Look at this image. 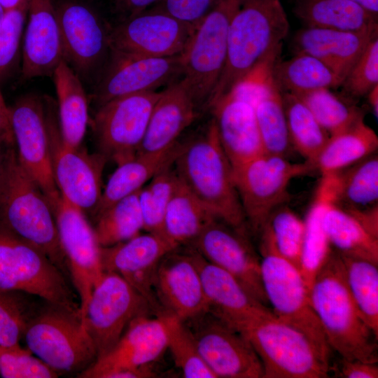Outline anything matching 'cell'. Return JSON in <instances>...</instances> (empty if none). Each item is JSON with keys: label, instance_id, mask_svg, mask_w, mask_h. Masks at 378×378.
<instances>
[{"label": "cell", "instance_id": "1", "mask_svg": "<svg viewBox=\"0 0 378 378\" xmlns=\"http://www.w3.org/2000/svg\"><path fill=\"white\" fill-rule=\"evenodd\" d=\"M173 167L181 183L216 218L246 234V220L232 167L220 143L214 119L204 131L181 142Z\"/></svg>", "mask_w": 378, "mask_h": 378}, {"label": "cell", "instance_id": "2", "mask_svg": "<svg viewBox=\"0 0 378 378\" xmlns=\"http://www.w3.org/2000/svg\"><path fill=\"white\" fill-rule=\"evenodd\" d=\"M309 299L332 350L347 360L377 363V336L351 297L342 260L336 251H332L316 275Z\"/></svg>", "mask_w": 378, "mask_h": 378}, {"label": "cell", "instance_id": "3", "mask_svg": "<svg viewBox=\"0 0 378 378\" xmlns=\"http://www.w3.org/2000/svg\"><path fill=\"white\" fill-rule=\"evenodd\" d=\"M0 227L41 250L69 277L53 209L20 164L15 144L0 172Z\"/></svg>", "mask_w": 378, "mask_h": 378}, {"label": "cell", "instance_id": "4", "mask_svg": "<svg viewBox=\"0 0 378 378\" xmlns=\"http://www.w3.org/2000/svg\"><path fill=\"white\" fill-rule=\"evenodd\" d=\"M289 22L281 0H241L229 30L225 64L211 107L271 51L282 48Z\"/></svg>", "mask_w": 378, "mask_h": 378}, {"label": "cell", "instance_id": "5", "mask_svg": "<svg viewBox=\"0 0 378 378\" xmlns=\"http://www.w3.org/2000/svg\"><path fill=\"white\" fill-rule=\"evenodd\" d=\"M240 332L249 340L261 361L262 378L329 377L330 354L274 314L255 321Z\"/></svg>", "mask_w": 378, "mask_h": 378}, {"label": "cell", "instance_id": "6", "mask_svg": "<svg viewBox=\"0 0 378 378\" xmlns=\"http://www.w3.org/2000/svg\"><path fill=\"white\" fill-rule=\"evenodd\" d=\"M0 289L25 293L80 318L64 273L33 245L0 227Z\"/></svg>", "mask_w": 378, "mask_h": 378}, {"label": "cell", "instance_id": "7", "mask_svg": "<svg viewBox=\"0 0 378 378\" xmlns=\"http://www.w3.org/2000/svg\"><path fill=\"white\" fill-rule=\"evenodd\" d=\"M260 233V276L270 309L276 318L302 331L331 354L300 271L278 253L267 225Z\"/></svg>", "mask_w": 378, "mask_h": 378}, {"label": "cell", "instance_id": "8", "mask_svg": "<svg viewBox=\"0 0 378 378\" xmlns=\"http://www.w3.org/2000/svg\"><path fill=\"white\" fill-rule=\"evenodd\" d=\"M241 0H218L181 54L183 81L197 108L209 102L223 70L232 20Z\"/></svg>", "mask_w": 378, "mask_h": 378}, {"label": "cell", "instance_id": "9", "mask_svg": "<svg viewBox=\"0 0 378 378\" xmlns=\"http://www.w3.org/2000/svg\"><path fill=\"white\" fill-rule=\"evenodd\" d=\"M23 338L33 354L59 374H78L97 359L94 346L80 318L47 302L28 323Z\"/></svg>", "mask_w": 378, "mask_h": 378}, {"label": "cell", "instance_id": "10", "mask_svg": "<svg viewBox=\"0 0 378 378\" xmlns=\"http://www.w3.org/2000/svg\"><path fill=\"white\" fill-rule=\"evenodd\" d=\"M314 169L306 160L291 162L286 157L267 153L232 167L246 223L254 232H260L274 210L288 200L290 181Z\"/></svg>", "mask_w": 378, "mask_h": 378}, {"label": "cell", "instance_id": "11", "mask_svg": "<svg viewBox=\"0 0 378 378\" xmlns=\"http://www.w3.org/2000/svg\"><path fill=\"white\" fill-rule=\"evenodd\" d=\"M51 166L61 195L86 216L94 217L102 195V177L107 160L99 153L90 154L63 141L54 100L45 97Z\"/></svg>", "mask_w": 378, "mask_h": 378}, {"label": "cell", "instance_id": "12", "mask_svg": "<svg viewBox=\"0 0 378 378\" xmlns=\"http://www.w3.org/2000/svg\"><path fill=\"white\" fill-rule=\"evenodd\" d=\"M167 349V330L162 314L133 319L118 342L77 374L80 378H147L156 377L151 368Z\"/></svg>", "mask_w": 378, "mask_h": 378}, {"label": "cell", "instance_id": "13", "mask_svg": "<svg viewBox=\"0 0 378 378\" xmlns=\"http://www.w3.org/2000/svg\"><path fill=\"white\" fill-rule=\"evenodd\" d=\"M150 307L148 301L120 275L104 272L81 318L97 358L118 342L133 319L146 315Z\"/></svg>", "mask_w": 378, "mask_h": 378}, {"label": "cell", "instance_id": "14", "mask_svg": "<svg viewBox=\"0 0 378 378\" xmlns=\"http://www.w3.org/2000/svg\"><path fill=\"white\" fill-rule=\"evenodd\" d=\"M161 92L122 96L98 106L91 122L99 153L117 165L134 157Z\"/></svg>", "mask_w": 378, "mask_h": 378}, {"label": "cell", "instance_id": "15", "mask_svg": "<svg viewBox=\"0 0 378 378\" xmlns=\"http://www.w3.org/2000/svg\"><path fill=\"white\" fill-rule=\"evenodd\" d=\"M63 59L80 79L102 72L110 54V28L88 4L63 0L55 5Z\"/></svg>", "mask_w": 378, "mask_h": 378}, {"label": "cell", "instance_id": "16", "mask_svg": "<svg viewBox=\"0 0 378 378\" xmlns=\"http://www.w3.org/2000/svg\"><path fill=\"white\" fill-rule=\"evenodd\" d=\"M8 109L18 160L53 209L61 194L52 171L45 97L27 94Z\"/></svg>", "mask_w": 378, "mask_h": 378}, {"label": "cell", "instance_id": "17", "mask_svg": "<svg viewBox=\"0 0 378 378\" xmlns=\"http://www.w3.org/2000/svg\"><path fill=\"white\" fill-rule=\"evenodd\" d=\"M196 27L154 8L110 28V50L146 57L181 55Z\"/></svg>", "mask_w": 378, "mask_h": 378}, {"label": "cell", "instance_id": "18", "mask_svg": "<svg viewBox=\"0 0 378 378\" xmlns=\"http://www.w3.org/2000/svg\"><path fill=\"white\" fill-rule=\"evenodd\" d=\"M69 278L79 298L82 318L104 272L99 246L87 216L62 195L53 208Z\"/></svg>", "mask_w": 378, "mask_h": 378}, {"label": "cell", "instance_id": "19", "mask_svg": "<svg viewBox=\"0 0 378 378\" xmlns=\"http://www.w3.org/2000/svg\"><path fill=\"white\" fill-rule=\"evenodd\" d=\"M204 360L217 378H262L261 361L240 332L206 312L188 321Z\"/></svg>", "mask_w": 378, "mask_h": 378}, {"label": "cell", "instance_id": "20", "mask_svg": "<svg viewBox=\"0 0 378 378\" xmlns=\"http://www.w3.org/2000/svg\"><path fill=\"white\" fill-rule=\"evenodd\" d=\"M109 55L92 93L98 106L122 96L155 91L182 75L181 55L146 57L110 50Z\"/></svg>", "mask_w": 378, "mask_h": 378}, {"label": "cell", "instance_id": "21", "mask_svg": "<svg viewBox=\"0 0 378 378\" xmlns=\"http://www.w3.org/2000/svg\"><path fill=\"white\" fill-rule=\"evenodd\" d=\"M242 234L216 218L190 244L204 258L234 276L260 303L268 307L260 276V262Z\"/></svg>", "mask_w": 378, "mask_h": 378}, {"label": "cell", "instance_id": "22", "mask_svg": "<svg viewBox=\"0 0 378 378\" xmlns=\"http://www.w3.org/2000/svg\"><path fill=\"white\" fill-rule=\"evenodd\" d=\"M176 248L161 234L139 233L123 242L101 247L102 270L120 275L156 309L153 286L157 269L162 259Z\"/></svg>", "mask_w": 378, "mask_h": 378}, {"label": "cell", "instance_id": "23", "mask_svg": "<svg viewBox=\"0 0 378 378\" xmlns=\"http://www.w3.org/2000/svg\"><path fill=\"white\" fill-rule=\"evenodd\" d=\"M153 289L158 307L163 308L162 314L184 322L209 312L192 248L186 253H177L176 248L162 259Z\"/></svg>", "mask_w": 378, "mask_h": 378}, {"label": "cell", "instance_id": "24", "mask_svg": "<svg viewBox=\"0 0 378 378\" xmlns=\"http://www.w3.org/2000/svg\"><path fill=\"white\" fill-rule=\"evenodd\" d=\"M192 249L209 303V312L239 332L255 321L274 314L268 307L251 296L234 276Z\"/></svg>", "mask_w": 378, "mask_h": 378}, {"label": "cell", "instance_id": "25", "mask_svg": "<svg viewBox=\"0 0 378 378\" xmlns=\"http://www.w3.org/2000/svg\"><path fill=\"white\" fill-rule=\"evenodd\" d=\"M27 1V20L22 52V76L24 80L52 76L63 59L52 0Z\"/></svg>", "mask_w": 378, "mask_h": 378}, {"label": "cell", "instance_id": "26", "mask_svg": "<svg viewBox=\"0 0 378 378\" xmlns=\"http://www.w3.org/2000/svg\"><path fill=\"white\" fill-rule=\"evenodd\" d=\"M211 108L220 143L232 167L265 153L251 104L229 92Z\"/></svg>", "mask_w": 378, "mask_h": 378}, {"label": "cell", "instance_id": "27", "mask_svg": "<svg viewBox=\"0 0 378 378\" xmlns=\"http://www.w3.org/2000/svg\"><path fill=\"white\" fill-rule=\"evenodd\" d=\"M377 31L378 27L344 31L304 27L294 35L292 46L295 53L316 57L343 82Z\"/></svg>", "mask_w": 378, "mask_h": 378}, {"label": "cell", "instance_id": "28", "mask_svg": "<svg viewBox=\"0 0 378 378\" xmlns=\"http://www.w3.org/2000/svg\"><path fill=\"white\" fill-rule=\"evenodd\" d=\"M198 110L183 80L172 83L161 92L153 106L137 153H158L172 147L193 122Z\"/></svg>", "mask_w": 378, "mask_h": 378}, {"label": "cell", "instance_id": "29", "mask_svg": "<svg viewBox=\"0 0 378 378\" xmlns=\"http://www.w3.org/2000/svg\"><path fill=\"white\" fill-rule=\"evenodd\" d=\"M57 97V117L63 141L81 146L89 123L88 99L82 80L62 59L52 75Z\"/></svg>", "mask_w": 378, "mask_h": 378}, {"label": "cell", "instance_id": "30", "mask_svg": "<svg viewBox=\"0 0 378 378\" xmlns=\"http://www.w3.org/2000/svg\"><path fill=\"white\" fill-rule=\"evenodd\" d=\"M181 142L158 153H137L122 163L109 177L95 216L118 200L139 191L155 175L173 164Z\"/></svg>", "mask_w": 378, "mask_h": 378}, {"label": "cell", "instance_id": "31", "mask_svg": "<svg viewBox=\"0 0 378 378\" xmlns=\"http://www.w3.org/2000/svg\"><path fill=\"white\" fill-rule=\"evenodd\" d=\"M333 203L343 209L377 204L378 157L372 153L334 174L323 176Z\"/></svg>", "mask_w": 378, "mask_h": 378}, {"label": "cell", "instance_id": "32", "mask_svg": "<svg viewBox=\"0 0 378 378\" xmlns=\"http://www.w3.org/2000/svg\"><path fill=\"white\" fill-rule=\"evenodd\" d=\"M293 13L307 27L359 31L377 28V15L351 0H294Z\"/></svg>", "mask_w": 378, "mask_h": 378}, {"label": "cell", "instance_id": "33", "mask_svg": "<svg viewBox=\"0 0 378 378\" xmlns=\"http://www.w3.org/2000/svg\"><path fill=\"white\" fill-rule=\"evenodd\" d=\"M377 147L378 136L363 118L330 135L314 165L322 176L330 175L374 153Z\"/></svg>", "mask_w": 378, "mask_h": 378}, {"label": "cell", "instance_id": "34", "mask_svg": "<svg viewBox=\"0 0 378 378\" xmlns=\"http://www.w3.org/2000/svg\"><path fill=\"white\" fill-rule=\"evenodd\" d=\"M216 218L179 180L164 213L162 234L178 247L190 244Z\"/></svg>", "mask_w": 378, "mask_h": 378}, {"label": "cell", "instance_id": "35", "mask_svg": "<svg viewBox=\"0 0 378 378\" xmlns=\"http://www.w3.org/2000/svg\"><path fill=\"white\" fill-rule=\"evenodd\" d=\"M332 202L330 190L322 180L304 220L300 271L309 290L316 275L332 252L323 223L324 213Z\"/></svg>", "mask_w": 378, "mask_h": 378}, {"label": "cell", "instance_id": "36", "mask_svg": "<svg viewBox=\"0 0 378 378\" xmlns=\"http://www.w3.org/2000/svg\"><path fill=\"white\" fill-rule=\"evenodd\" d=\"M323 223L330 245L340 254L378 264V238L369 234L346 210L332 202Z\"/></svg>", "mask_w": 378, "mask_h": 378}, {"label": "cell", "instance_id": "37", "mask_svg": "<svg viewBox=\"0 0 378 378\" xmlns=\"http://www.w3.org/2000/svg\"><path fill=\"white\" fill-rule=\"evenodd\" d=\"M273 76L282 92L302 95L321 88L340 86L342 80L316 57L295 53L290 59L275 64Z\"/></svg>", "mask_w": 378, "mask_h": 378}, {"label": "cell", "instance_id": "38", "mask_svg": "<svg viewBox=\"0 0 378 378\" xmlns=\"http://www.w3.org/2000/svg\"><path fill=\"white\" fill-rule=\"evenodd\" d=\"M253 107L265 153L286 157L291 145L282 92L274 76L261 89Z\"/></svg>", "mask_w": 378, "mask_h": 378}, {"label": "cell", "instance_id": "39", "mask_svg": "<svg viewBox=\"0 0 378 378\" xmlns=\"http://www.w3.org/2000/svg\"><path fill=\"white\" fill-rule=\"evenodd\" d=\"M282 98L290 145L314 164L330 135L299 97L282 92Z\"/></svg>", "mask_w": 378, "mask_h": 378}, {"label": "cell", "instance_id": "40", "mask_svg": "<svg viewBox=\"0 0 378 378\" xmlns=\"http://www.w3.org/2000/svg\"><path fill=\"white\" fill-rule=\"evenodd\" d=\"M139 192L118 200L95 216L93 230L101 247L127 241L144 230Z\"/></svg>", "mask_w": 378, "mask_h": 378}, {"label": "cell", "instance_id": "41", "mask_svg": "<svg viewBox=\"0 0 378 378\" xmlns=\"http://www.w3.org/2000/svg\"><path fill=\"white\" fill-rule=\"evenodd\" d=\"M340 255L351 297L363 320L378 336V264Z\"/></svg>", "mask_w": 378, "mask_h": 378}, {"label": "cell", "instance_id": "42", "mask_svg": "<svg viewBox=\"0 0 378 378\" xmlns=\"http://www.w3.org/2000/svg\"><path fill=\"white\" fill-rule=\"evenodd\" d=\"M298 97L330 136L349 128L364 118L360 108L339 97L329 88L318 89Z\"/></svg>", "mask_w": 378, "mask_h": 378}, {"label": "cell", "instance_id": "43", "mask_svg": "<svg viewBox=\"0 0 378 378\" xmlns=\"http://www.w3.org/2000/svg\"><path fill=\"white\" fill-rule=\"evenodd\" d=\"M162 314L167 330V349L183 377L217 378L204 360L194 337L186 325L174 316Z\"/></svg>", "mask_w": 378, "mask_h": 378}, {"label": "cell", "instance_id": "44", "mask_svg": "<svg viewBox=\"0 0 378 378\" xmlns=\"http://www.w3.org/2000/svg\"><path fill=\"white\" fill-rule=\"evenodd\" d=\"M178 182L172 164L155 175L139 190V202L144 231L162 234L164 213Z\"/></svg>", "mask_w": 378, "mask_h": 378}, {"label": "cell", "instance_id": "45", "mask_svg": "<svg viewBox=\"0 0 378 378\" xmlns=\"http://www.w3.org/2000/svg\"><path fill=\"white\" fill-rule=\"evenodd\" d=\"M36 298H38L0 289V346L20 344L28 323L43 305Z\"/></svg>", "mask_w": 378, "mask_h": 378}, {"label": "cell", "instance_id": "46", "mask_svg": "<svg viewBox=\"0 0 378 378\" xmlns=\"http://www.w3.org/2000/svg\"><path fill=\"white\" fill-rule=\"evenodd\" d=\"M266 225L278 253L300 270L304 220L291 209L281 205L271 214Z\"/></svg>", "mask_w": 378, "mask_h": 378}, {"label": "cell", "instance_id": "47", "mask_svg": "<svg viewBox=\"0 0 378 378\" xmlns=\"http://www.w3.org/2000/svg\"><path fill=\"white\" fill-rule=\"evenodd\" d=\"M28 13V1L5 10L0 22V83L15 69L20 53Z\"/></svg>", "mask_w": 378, "mask_h": 378}, {"label": "cell", "instance_id": "48", "mask_svg": "<svg viewBox=\"0 0 378 378\" xmlns=\"http://www.w3.org/2000/svg\"><path fill=\"white\" fill-rule=\"evenodd\" d=\"M0 375L4 378H55L59 374L19 344L0 346Z\"/></svg>", "mask_w": 378, "mask_h": 378}, {"label": "cell", "instance_id": "49", "mask_svg": "<svg viewBox=\"0 0 378 378\" xmlns=\"http://www.w3.org/2000/svg\"><path fill=\"white\" fill-rule=\"evenodd\" d=\"M377 36L368 43L341 85L346 93L351 96L365 95L378 85Z\"/></svg>", "mask_w": 378, "mask_h": 378}, {"label": "cell", "instance_id": "50", "mask_svg": "<svg viewBox=\"0 0 378 378\" xmlns=\"http://www.w3.org/2000/svg\"><path fill=\"white\" fill-rule=\"evenodd\" d=\"M218 0H160L150 8L197 27Z\"/></svg>", "mask_w": 378, "mask_h": 378}, {"label": "cell", "instance_id": "51", "mask_svg": "<svg viewBox=\"0 0 378 378\" xmlns=\"http://www.w3.org/2000/svg\"><path fill=\"white\" fill-rule=\"evenodd\" d=\"M377 364L340 358L337 365H331L330 371L344 378H377Z\"/></svg>", "mask_w": 378, "mask_h": 378}, {"label": "cell", "instance_id": "52", "mask_svg": "<svg viewBox=\"0 0 378 378\" xmlns=\"http://www.w3.org/2000/svg\"><path fill=\"white\" fill-rule=\"evenodd\" d=\"M160 0H114L113 10L120 20L137 15Z\"/></svg>", "mask_w": 378, "mask_h": 378}, {"label": "cell", "instance_id": "53", "mask_svg": "<svg viewBox=\"0 0 378 378\" xmlns=\"http://www.w3.org/2000/svg\"><path fill=\"white\" fill-rule=\"evenodd\" d=\"M343 209L349 212L369 234L376 238H378L377 204L364 209Z\"/></svg>", "mask_w": 378, "mask_h": 378}, {"label": "cell", "instance_id": "54", "mask_svg": "<svg viewBox=\"0 0 378 378\" xmlns=\"http://www.w3.org/2000/svg\"><path fill=\"white\" fill-rule=\"evenodd\" d=\"M11 135L8 107L4 108L0 106V137H8Z\"/></svg>", "mask_w": 378, "mask_h": 378}, {"label": "cell", "instance_id": "55", "mask_svg": "<svg viewBox=\"0 0 378 378\" xmlns=\"http://www.w3.org/2000/svg\"><path fill=\"white\" fill-rule=\"evenodd\" d=\"M359 5L368 12L377 15L378 13V0H351Z\"/></svg>", "mask_w": 378, "mask_h": 378}, {"label": "cell", "instance_id": "56", "mask_svg": "<svg viewBox=\"0 0 378 378\" xmlns=\"http://www.w3.org/2000/svg\"><path fill=\"white\" fill-rule=\"evenodd\" d=\"M369 104L374 116L378 117V85L374 86L367 94Z\"/></svg>", "mask_w": 378, "mask_h": 378}, {"label": "cell", "instance_id": "57", "mask_svg": "<svg viewBox=\"0 0 378 378\" xmlns=\"http://www.w3.org/2000/svg\"><path fill=\"white\" fill-rule=\"evenodd\" d=\"M22 0H0V3L5 10L18 6Z\"/></svg>", "mask_w": 378, "mask_h": 378}, {"label": "cell", "instance_id": "58", "mask_svg": "<svg viewBox=\"0 0 378 378\" xmlns=\"http://www.w3.org/2000/svg\"><path fill=\"white\" fill-rule=\"evenodd\" d=\"M0 106H1L2 107H4V108H7L8 107L5 101H4V97H3V94L1 93V91L0 90Z\"/></svg>", "mask_w": 378, "mask_h": 378}, {"label": "cell", "instance_id": "59", "mask_svg": "<svg viewBox=\"0 0 378 378\" xmlns=\"http://www.w3.org/2000/svg\"><path fill=\"white\" fill-rule=\"evenodd\" d=\"M4 13H5V9L4 8V7L0 3V22L4 15Z\"/></svg>", "mask_w": 378, "mask_h": 378}]
</instances>
